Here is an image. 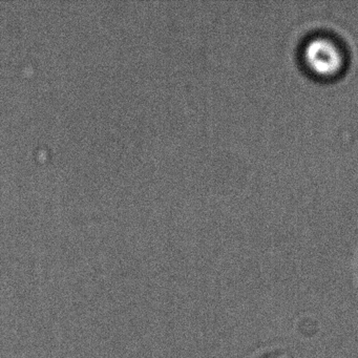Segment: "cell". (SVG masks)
<instances>
[{"instance_id":"1","label":"cell","mask_w":358,"mask_h":358,"mask_svg":"<svg viewBox=\"0 0 358 358\" xmlns=\"http://www.w3.org/2000/svg\"><path fill=\"white\" fill-rule=\"evenodd\" d=\"M303 59L310 72L324 78L337 76L345 64L341 45L327 36L309 39L303 45Z\"/></svg>"}]
</instances>
